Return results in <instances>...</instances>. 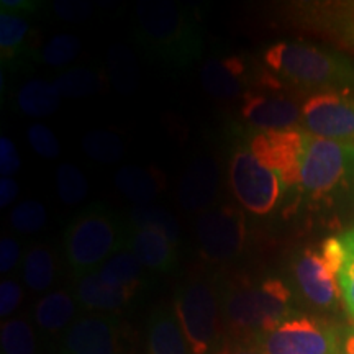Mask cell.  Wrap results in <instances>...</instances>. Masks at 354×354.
Returning a JSON list of instances; mask_svg holds the SVG:
<instances>
[{"label":"cell","mask_w":354,"mask_h":354,"mask_svg":"<svg viewBox=\"0 0 354 354\" xmlns=\"http://www.w3.org/2000/svg\"><path fill=\"white\" fill-rule=\"evenodd\" d=\"M344 245V261L338 272V284L342 300L349 320L354 323V230L339 234Z\"/></svg>","instance_id":"cell-34"},{"label":"cell","mask_w":354,"mask_h":354,"mask_svg":"<svg viewBox=\"0 0 354 354\" xmlns=\"http://www.w3.org/2000/svg\"><path fill=\"white\" fill-rule=\"evenodd\" d=\"M95 272L105 286L130 299L135 297L145 284V266L128 248L105 261Z\"/></svg>","instance_id":"cell-22"},{"label":"cell","mask_w":354,"mask_h":354,"mask_svg":"<svg viewBox=\"0 0 354 354\" xmlns=\"http://www.w3.org/2000/svg\"><path fill=\"white\" fill-rule=\"evenodd\" d=\"M228 180L234 198L250 214L266 216L276 210L282 196V180L264 166L246 146H238L228 165Z\"/></svg>","instance_id":"cell-7"},{"label":"cell","mask_w":354,"mask_h":354,"mask_svg":"<svg viewBox=\"0 0 354 354\" xmlns=\"http://www.w3.org/2000/svg\"><path fill=\"white\" fill-rule=\"evenodd\" d=\"M28 143L33 151L44 159H55L61 153V146L57 143L55 133L43 123H33L28 128Z\"/></svg>","instance_id":"cell-36"},{"label":"cell","mask_w":354,"mask_h":354,"mask_svg":"<svg viewBox=\"0 0 354 354\" xmlns=\"http://www.w3.org/2000/svg\"><path fill=\"white\" fill-rule=\"evenodd\" d=\"M131 223L94 202L73 216L64 233V258L76 279L97 271L128 246Z\"/></svg>","instance_id":"cell-4"},{"label":"cell","mask_w":354,"mask_h":354,"mask_svg":"<svg viewBox=\"0 0 354 354\" xmlns=\"http://www.w3.org/2000/svg\"><path fill=\"white\" fill-rule=\"evenodd\" d=\"M20 166L21 161L13 141L7 136H2L0 138V172H2V177L13 176L20 169Z\"/></svg>","instance_id":"cell-40"},{"label":"cell","mask_w":354,"mask_h":354,"mask_svg":"<svg viewBox=\"0 0 354 354\" xmlns=\"http://www.w3.org/2000/svg\"><path fill=\"white\" fill-rule=\"evenodd\" d=\"M243 99L241 117L259 130H292L302 123V105L272 73H259Z\"/></svg>","instance_id":"cell-10"},{"label":"cell","mask_w":354,"mask_h":354,"mask_svg":"<svg viewBox=\"0 0 354 354\" xmlns=\"http://www.w3.org/2000/svg\"><path fill=\"white\" fill-rule=\"evenodd\" d=\"M220 187L218 166L212 159H197L187 167L179 185V203L185 212L210 209Z\"/></svg>","instance_id":"cell-17"},{"label":"cell","mask_w":354,"mask_h":354,"mask_svg":"<svg viewBox=\"0 0 354 354\" xmlns=\"http://www.w3.org/2000/svg\"><path fill=\"white\" fill-rule=\"evenodd\" d=\"M25 286L33 292H44L53 286L56 277L55 253L44 243H35L28 248L21 264Z\"/></svg>","instance_id":"cell-25"},{"label":"cell","mask_w":354,"mask_h":354,"mask_svg":"<svg viewBox=\"0 0 354 354\" xmlns=\"http://www.w3.org/2000/svg\"><path fill=\"white\" fill-rule=\"evenodd\" d=\"M228 342L254 343L294 315L292 292L281 279L234 274L220 281Z\"/></svg>","instance_id":"cell-2"},{"label":"cell","mask_w":354,"mask_h":354,"mask_svg":"<svg viewBox=\"0 0 354 354\" xmlns=\"http://www.w3.org/2000/svg\"><path fill=\"white\" fill-rule=\"evenodd\" d=\"M131 38L156 63L172 69L196 64L203 53V30L194 8L172 0H140L133 10Z\"/></svg>","instance_id":"cell-1"},{"label":"cell","mask_w":354,"mask_h":354,"mask_svg":"<svg viewBox=\"0 0 354 354\" xmlns=\"http://www.w3.org/2000/svg\"><path fill=\"white\" fill-rule=\"evenodd\" d=\"M342 336L333 323L294 313L254 343L268 354H342Z\"/></svg>","instance_id":"cell-8"},{"label":"cell","mask_w":354,"mask_h":354,"mask_svg":"<svg viewBox=\"0 0 354 354\" xmlns=\"http://www.w3.org/2000/svg\"><path fill=\"white\" fill-rule=\"evenodd\" d=\"M320 253L328 268L338 276L344 261V245L342 236H330L322 243Z\"/></svg>","instance_id":"cell-39"},{"label":"cell","mask_w":354,"mask_h":354,"mask_svg":"<svg viewBox=\"0 0 354 354\" xmlns=\"http://www.w3.org/2000/svg\"><path fill=\"white\" fill-rule=\"evenodd\" d=\"M77 300L68 290H55L46 294L35 304L33 322L44 333L57 335L69 328L76 315Z\"/></svg>","instance_id":"cell-23"},{"label":"cell","mask_w":354,"mask_h":354,"mask_svg":"<svg viewBox=\"0 0 354 354\" xmlns=\"http://www.w3.org/2000/svg\"><path fill=\"white\" fill-rule=\"evenodd\" d=\"M61 354H123L120 323L107 313L81 317L64 331Z\"/></svg>","instance_id":"cell-14"},{"label":"cell","mask_w":354,"mask_h":354,"mask_svg":"<svg viewBox=\"0 0 354 354\" xmlns=\"http://www.w3.org/2000/svg\"><path fill=\"white\" fill-rule=\"evenodd\" d=\"M198 253L210 264H228L245 250L246 218L238 207L230 203L212 205L196 221Z\"/></svg>","instance_id":"cell-9"},{"label":"cell","mask_w":354,"mask_h":354,"mask_svg":"<svg viewBox=\"0 0 354 354\" xmlns=\"http://www.w3.org/2000/svg\"><path fill=\"white\" fill-rule=\"evenodd\" d=\"M0 343L2 354H37V335L24 317L2 323Z\"/></svg>","instance_id":"cell-29"},{"label":"cell","mask_w":354,"mask_h":354,"mask_svg":"<svg viewBox=\"0 0 354 354\" xmlns=\"http://www.w3.org/2000/svg\"><path fill=\"white\" fill-rule=\"evenodd\" d=\"M57 196L66 205H77L87 197L88 184L86 176L73 162H64L56 169Z\"/></svg>","instance_id":"cell-31"},{"label":"cell","mask_w":354,"mask_h":354,"mask_svg":"<svg viewBox=\"0 0 354 354\" xmlns=\"http://www.w3.org/2000/svg\"><path fill=\"white\" fill-rule=\"evenodd\" d=\"M302 127L317 138L354 145V97L349 92H317L302 104Z\"/></svg>","instance_id":"cell-12"},{"label":"cell","mask_w":354,"mask_h":354,"mask_svg":"<svg viewBox=\"0 0 354 354\" xmlns=\"http://www.w3.org/2000/svg\"><path fill=\"white\" fill-rule=\"evenodd\" d=\"M82 148L88 158L99 161L102 165H112L120 161L125 146L118 135L107 130L88 131L82 138Z\"/></svg>","instance_id":"cell-30"},{"label":"cell","mask_w":354,"mask_h":354,"mask_svg":"<svg viewBox=\"0 0 354 354\" xmlns=\"http://www.w3.org/2000/svg\"><path fill=\"white\" fill-rule=\"evenodd\" d=\"M0 7H2L3 12L32 15V13H37L43 7V3L37 2V0H2Z\"/></svg>","instance_id":"cell-42"},{"label":"cell","mask_w":354,"mask_h":354,"mask_svg":"<svg viewBox=\"0 0 354 354\" xmlns=\"http://www.w3.org/2000/svg\"><path fill=\"white\" fill-rule=\"evenodd\" d=\"M218 354H268L259 344L251 342H225Z\"/></svg>","instance_id":"cell-43"},{"label":"cell","mask_w":354,"mask_h":354,"mask_svg":"<svg viewBox=\"0 0 354 354\" xmlns=\"http://www.w3.org/2000/svg\"><path fill=\"white\" fill-rule=\"evenodd\" d=\"M51 10L59 20L68 24H82L91 19L94 7L84 0H56L51 3Z\"/></svg>","instance_id":"cell-37"},{"label":"cell","mask_w":354,"mask_h":354,"mask_svg":"<svg viewBox=\"0 0 354 354\" xmlns=\"http://www.w3.org/2000/svg\"><path fill=\"white\" fill-rule=\"evenodd\" d=\"M127 248L153 272H171L179 263L177 246L159 228L131 227Z\"/></svg>","instance_id":"cell-18"},{"label":"cell","mask_w":354,"mask_h":354,"mask_svg":"<svg viewBox=\"0 0 354 354\" xmlns=\"http://www.w3.org/2000/svg\"><path fill=\"white\" fill-rule=\"evenodd\" d=\"M76 300L81 307L88 310V312L112 313L127 307L131 299L105 286L94 271L77 279Z\"/></svg>","instance_id":"cell-24"},{"label":"cell","mask_w":354,"mask_h":354,"mask_svg":"<svg viewBox=\"0 0 354 354\" xmlns=\"http://www.w3.org/2000/svg\"><path fill=\"white\" fill-rule=\"evenodd\" d=\"M20 245L15 238L3 236L0 241V272H10L20 261Z\"/></svg>","instance_id":"cell-41"},{"label":"cell","mask_w":354,"mask_h":354,"mask_svg":"<svg viewBox=\"0 0 354 354\" xmlns=\"http://www.w3.org/2000/svg\"><path fill=\"white\" fill-rule=\"evenodd\" d=\"M274 76L292 86L317 92H349L354 88V63L339 53L300 41H279L263 55Z\"/></svg>","instance_id":"cell-3"},{"label":"cell","mask_w":354,"mask_h":354,"mask_svg":"<svg viewBox=\"0 0 354 354\" xmlns=\"http://www.w3.org/2000/svg\"><path fill=\"white\" fill-rule=\"evenodd\" d=\"M30 24L25 15L13 12H0V57L2 66H24L39 61L35 48L26 44Z\"/></svg>","instance_id":"cell-20"},{"label":"cell","mask_w":354,"mask_h":354,"mask_svg":"<svg viewBox=\"0 0 354 354\" xmlns=\"http://www.w3.org/2000/svg\"><path fill=\"white\" fill-rule=\"evenodd\" d=\"M128 221L131 227H154L165 232L171 238L172 243L177 246L180 243V228L177 220L169 212L159 207L146 205V207H135L128 215Z\"/></svg>","instance_id":"cell-32"},{"label":"cell","mask_w":354,"mask_h":354,"mask_svg":"<svg viewBox=\"0 0 354 354\" xmlns=\"http://www.w3.org/2000/svg\"><path fill=\"white\" fill-rule=\"evenodd\" d=\"M21 299H24V289L15 279H6L0 284V317L7 318L15 312Z\"/></svg>","instance_id":"cell-38"},{"label":"cell","mask_w":354,"mask_h":354,"mask_svg":"<svg viewBox=\"0 0 354 354\" xmlns=\"http://www.w3.org/2000/svg\"><path fill=\"white\" fill-rule=\"evenodd\" d=\"M342 354H354V328L343 330Z\"/></svg>","instance_id":"cell-45"},{"label":"cell","mask_w":354,"mask_h":354,"mask_svg":"<svg viewBox=\"0 0 354 354\" xmlns=\"http://www.w3.org/2000/svg\"><path fill=\"white\" fill-rule=\"evenodd\" d=\"M289 20L295 28L317 35L354 55V0L351 2L290 3Z\"/></svg>","instance_id":"cell-11"},{"label":"cell","mask_w":354,"mask_h":354,"mask_svg":"<svg viewBox=\"0 0 354 354\" xmlns=\"http://www.w3.org/2000/svg\"><path fill=\"white\" fill-rule=\"evenodd\" d=\"M258 73L243 56L212 57L202 66L201 81L205 92L215 99L228 100L245 97L253 88Z\"/></svg>","instance_id":"cell-16"},{"label":"cell","mask_w":354,"mask_h":354,"mask_svg":"<svg viewBox=\"0 0 354 354\" xmlns=\"http://www.w3.org/2000/svg\"><path fill=\"white\" fill-rule=\"evenodd\" d=\"M15 102L19 112L25 117L41 118L56 112L61 104V94L55 84L33 79L20 88Z\"/></svg>","instance_id":"cell-26"},{"label":"cell","mask_w":354,"mask_h":354,"mask_svg":"<svg viewBox=\"0 0 354 354\" xmlns=\"http://www.w3.org/2000/svg\"><path fill=\"white\" fill-rule=\"evenodd\" d=\"M307 131L292 130H259L250 140L251 153L281 177L287 187L300 185V171Z\"/></svg>","instance_id":"cell-13"},{"label":"cell","mask_w":354,"mask_h":354,"mask_svg":"<svg viewBox=\"0 0 354 354\" xmlns=\"http://www.w3.org/2000/svg\"><path fill=\"white\" fill-rule=\"evenodd\" d=\"M115 185L136 207H146L165 190L166 177L156 167L128 165L117 171Z\"/></svg>","instance_id":"cell-21"},{"label":"cell","mask_w":354,"mask_h":354,"mask_svg":"<svg viewBox=\"0 0 354 354\" xmlns=\"http://www.w3.org/2000/svg\"><path fill=\"white\" fill-rule=\"evenodd\" d=\"M107 69L112 86L120 94H131L140 81L135 55L123 44H113L107 51Z\"/></svg>","instance_id":"cell-27"},{"label":"cell","mask_w":354,"mask_h":354,"mask_svg":"<svg viewBox=\"0 0 354 354\" xmlns=\"http://www.w3.org/2000/svg\"><path fill=\"white\" fill-rule=\"evenodd\" d=\"M148 354H192L171 305H159L148 320Z\"/></svg>","instance_id":"cell-19"},{"label":"cell","mask_w":354,"mask_h":354,"mask_svg":"<svg viewBox=\"0 0 354 354\" xmlns=\"http://www.w3.org/2000/svg\"><path fill=\"white\" fill-rule=\"evenodd\" d=\"M19 184L12 177H2L0 179V207L6 209L7 205H10L19 196Z\"/></svg>","instance_id":"cell-44"},{"label":"cell","mask_w":354,"mask_h":354,"mask_svg":"<svg viewBox=\"0 0 354 354\" xmlns=\"http://www.w3.org/2000/svg\"><path fill=\"white\" fill-rule=\"evenodd\" d=\"M354 184V145L317 138L307 133L300 185L312 198L335 196Z\"/></svg>","instance_id":"cell-6"},{"label":"cell","mask_w":354,"mask_h":354,"mask_svg":"<svg viewBox=\"0 0 354 354\" xmlns=\"http://www.w3.org/2000/svg\"><path fill=\"white\" fill-rule=\"evenodd\" d=\"M295 281L302 295L313 307L331 310L342 299L338 276L325 263L322 253L315 250H304L295 256L292 264Z\"/></svg>","instance_id":"cell-15"},{"label":"cell","mask_w":354,"mask_h":354,"mask_svg":"<svg viewBox=\"0 0 354 354\" xmlns=\"http://www.w3.org/2000/svg\"><path fill=\"white\" fill-rule=\"evenodd\" d=\"M46 209L38 201H25L19 203L10 214V225L19 233H37L46 225Z\"/></svg>","instance_id":"cell-35"},{"label":"cell","mask_w":354,"mask_h":354,"mask_svg":"<svg viewBox=\"0 0 354 354\" xmlns=\"http://www.w3.org/2000/svg\"><path fill=\"white\" fill-rule=\"evenodd\" d=\"M81 39L69 33H59L48 39L41 53H39L38 59L48 66L59 68V66H64L76 59L79 53H81Z\"/></svg>","instance_id":"cell-33"},{"label":"cell","mask_w":354,"mask_h":354,"mask_svg":"<svg viewBox=\"0 0 354 354\" xmlns=\"http://www.w3.org/2000/svg\"><path fill=\"white\" fill-rule=\"evenodd\" d=\"M53 84H55L61 97L82 99V97L97 94L104 86V79L92 69L74 68L59 74Z\"/></svg>","instance_id":"cell-28"},{"label":"cell","mask_w":354,"mask_h":354,"mask_svg":"<svg viewBox=\"0 0 354 354\" xmlns=\"http://www.w3.org/2000/svg\"><path fill=\"white\" fill-rule=\"evenodd\" d=\"M174 310L192 354H218L227 342L220 281L205 271L192 272L177 287Z\"/></svg>","instance_id":"cell-5"}]
</instances>
